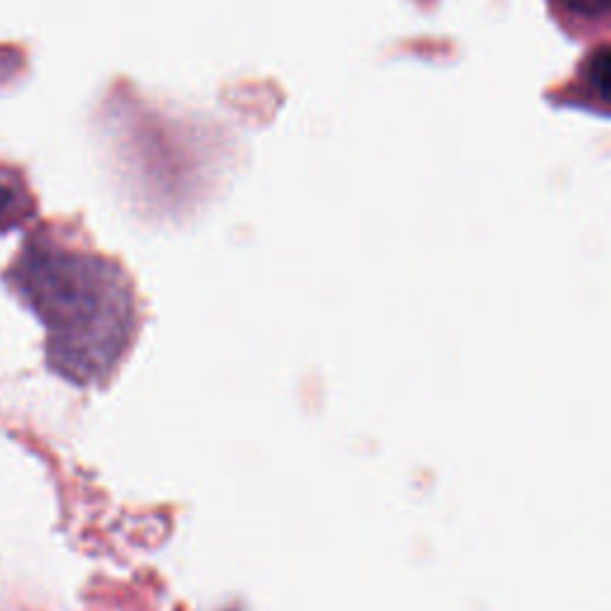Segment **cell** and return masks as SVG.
I'll return each mask as SVG.
<instances>
[{"label": "cell", "instance_id": "6da1fadb", "mask_svg": "<svg viewBox=\"0 0 611 611\" xmlns=\"http://www.w3.org/2000/svg\"><path fill=\"white\" fill-rule=\"evenodd\" d=\"M5 283L46 329V363L72 385H99L117 369L137 306L127 275L55 229H34L8 265Z\"/></svg>", "mask_w": 611, "mask_h": 611}, {"label": "cell", "instance_id": "7a4b0ae2", "mask_svg": "<svg viewBox=\"0 0 611 611\" xmlns=\"http://www.w3.org/2000/svg\"><path fill=\"white\" fill-rule=\"evenodd\" d=\"M34 213V199L24 179L5 165H0V235L24 225Z\"/></svg>", "mask_w": 611, "mask_h": 611}, {"label": "cell", "instance_id": "3957f363", "mask_svg": "<svg viewBox=\"0 0 611 611\" xmlns=\"http://www.w3.org/2000/svg\"><path fill=\"white\" fill-rule=\"evenodd\" d=\"M564 3L581 17H602L609 0H564Z\"/></svg>", "mask_w": 611, "mask_h": 611}]
</instances>
